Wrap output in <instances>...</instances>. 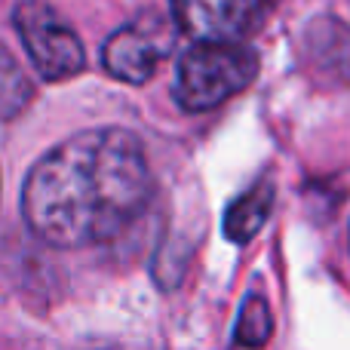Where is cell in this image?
Here are the masks:
<instances>
[{
    "label": "cell",
    "mask_w": 350,
    "mask_h": 350,
    "mask_svg": "<svg viewBox=\"0 0 350 350\" xmlns=\"http://www.w3.org/2000/svg\"><path fill=\"white\" fill-rule=\"evenodd\" d=\"M34 83L22 71L16 55L0 43V120H16L34 102Z\"/></svg>",
    "instance_id": "8"
},
{
    "label": "cell",
    "mask_w": 350,
    "mask_h": 350,
    "mask_svg": "<svg viewBox=\"0 0 350 350\" xmlns=\"http://www.w3.org/2000/svg\"><path fill=\"white\" fill-rule=\"evenodd\" d=\"M258 77V55L246 43L193 40L178 59L172 98L187 114H203L240 96Z\"/></svg>",
    "instance_id": "2"
},
{
    "label": "cell",
    "mask_w": 350,
    "mask_h": 350,
    "mask_svg": "<svg viewBox=\"0 0 350 350\" xmlns=\"http://www.w3.org/2000/svg\"><path fill=\"white\" fill-rule=\"evenodd\" d=\"M304 49L317 80L350 90V28L338 18H317L304 31Z\"/></svg>",
    "instance_id": "6"
},
{
    "label": "cell",
    "mask_w": 350,
    "mask_h": 350,
    "mask_svg": "<svg viewBox=\"0 0 350 350\" xmlns=\"http://www.w3.org/2000/svg\"><path fill=\"white\" fill-rule=\"evenodd\" d=\"M175 43V31L166 18L142 16L133 25H123L105 40L102 65L111 77L123 83L142 86L157 74L160 62L170 55Z\"/></svg>",
    "instance_id": "4"
},
{
    "label": "cell",
    "mask_w": 350,
    "mask_h": 350,
    "mask_svg": "<svg viewBox=\"0 0 350 350\" xmlns=\"http://www.w3.org/2000/svg\"><path fill=\"white\" fill-rule=\"evenodd\" d=\"M273 332V317L267 308L265 298L249 295L246 304L240 310V320H237V332H234V345L243 347H261Z\"/></svg>",
    "instance_id": "9"
},
{
    "label": "cell",
    "mask_w": 350,
    "mask_h": 350,
    "mask_svg": "<svg viewBox=\"0 0 350 350\" xmlns=\"http://www.w3.org/2000/svg\"><path fill=\"white\" fill-rule=\"evenodd\" d=\"M154 175L139 135L83 129L49 148L22 185V215L37 240L86 249L120 237L145 212Z\"/></svg>",
    "instance_id": "1"
},
{
    "label": "cell",
    "mask_w": 350,
    "mask_h": 350,
    "mask_svg": "<svg viewBox=\"0 0 350 350\" xmlns=\"http://www.w3.org/2000/svg\"><path fill=\"white\" fill-rule=\"evenodd\" d=\"M273 209V185L261 181L252 191H246L243 197H237L224 212V234L234 243H249L261 230V224L267 221Z\"/></svg>",
    "instance_id": "7"
},
{
    "label": "cell",
    "mask_w": 350,
    "mask_h": 350,
    "mask_svg": "<svg viewBox=\"0 0 350 350\" xmlns=\"http://www.w3.org/2000/svg\"><path fill=\"white\" fill-rule=\"evenodd\" d=\"M273 0H172L175 28L191 40L243 43L265 25Z\"/></svg>",
    "instance_id": "5"
},
{
    "label": "cell",
    "mask_w": 350,
    "mask_h": 350,
    "mask_svg": "<svg viewBox=\"0 0 350 350\" xmlns=\"http://www.w3.org/2000/svg\"><path fill=\"white\" fill-rule=\"evenodd\" d=\"M12 25L31 65L43 80L62 83L86 68L83 40L46 0H18L12 10Z\"/></svg>",
    "instance_id": "3"
}]
</instances>
